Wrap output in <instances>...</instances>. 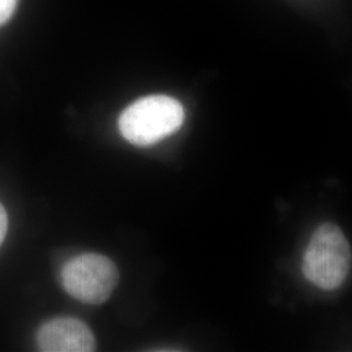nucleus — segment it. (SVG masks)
I'll use <instances>...</instances> for the list:
<instances>
[{
    "instance_id": "nucleus-5",
    "label": "nucleus",
    "mask_w": 352,
    "mask_h": 352,
    "mask_svg": "<svg viewBox=\"0 0 352 352\" xmlns=\"http://www.w3.org/2000/svg\"><path fill=\"white\" fill-rule=\"evenodd\" d=\"M17 0H0V26L4 25L16 10Z\"/></svg>"
},
{
    "instance_id": "nucleus-4",
    "label": "nucleus",
    "mask_w": 352,
    "mask_h": 352,
    "mask_svg": "<svg viewBox=\"0 0 352 352\" xmlns=\"http://www.w3.org/2000/svg\"><path fill=\"white\" fill-rule=\"evenodd\" d=\"M37 344L43 352H91L96 350V338L82 321L60 317L39 327Z\"/></svg>"
},
{
    "instance_id": "nucleus-2",
    "label": "nucleus",
    "mask_w": 352,
    "mask_h": 352,
    "mask_svg": "<svg viewBox=\"0 0 352 352\" xmlns=\"http://www.w3.org/2000/svg\"><path fill=\"white\" fill-rule=\"evenodd\" d=\"M351 250L343 231L334 223L316 228L304 256V277L318 289H340L350 273Z\"/></svg>"
},
{
    "instance_id": "nucleus-3",
    "label": "nucleus",
    "mask_w": 352,
    "mask_h": 352,
    "mask_svg": "<svg viewBox=\"0 0 352 352\" xmlns=\"http://www.w3.org/2000/svg\"><path fill=\"white\" fill-rule=\"evenodd\" d=\"M62 282L76 300L98 305L110 299L119 282V272L109 257L84 253L64 265Z\"/></svg>"
},
{
    "instance_id": "nucleus-1",
    "label": "nucleus",
    "mask_w": 352,
    "mask_h": 352,
    "mask_svg": "<svg viewBox=\"0 0 352 352\" xmlns=\"http://www.w3.org/2000/svg\"><path fill=\"white\" fill-rule=\"evenodd\" d=\"M184 107L168 96H148L131 103L119 116L122 136L136 146H149L183 126Z\"/></svg>"
},
{
    "instance_id": "nucleus-6",
    "label": "nucleus",
    "mask_w": 352,
    "mask_h": 352,
    "mask_svg": "<svg viewBox=\"0 0 352 352\" xmlns=\"http://www.w3.org/2000/svg\"><path fill=\"white\" fill-rule=\"evenodd\" d=\"M7 228H8V215H7L4 206L0 204V244L6 238Z\"/></svg>"
}]
</instances>
